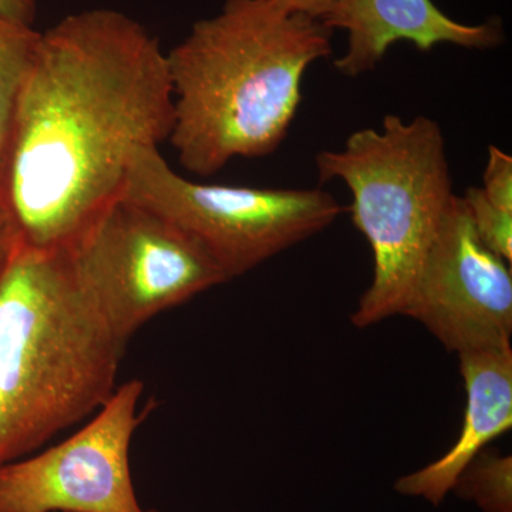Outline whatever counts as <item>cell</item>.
Here are the masks:
<instances>
[{
    "label": "cell",
    "instance_id": "1",
    "mask_svg": "<svg viewBox=\"0 0 512 512\" xmlns=\"http://www.w3.org/2000/svg\"><path fill=\"white\" fill-rule=\"evenodd\" d=\"M173 119L167 53L136 19L89 9L40 32L0 180L22 247H66Z\"/></svg>",
    "mask_w": 512,
    "mask_h": 512
},
{
    "label": "cell",
    "instance_id": "2",
    "mask_svg": "<svg viewBox=\"0 0 512 512\" xmlns=\"http://www.w3.org/2000/svg\"><path fill=\"white\" fill-rule=\"evenodd\" d=\"M332 29L274 0H225L167 53L170 141L198 177L235 158L269 156L285 140L311 64L332 55Z\"/></svg>",
    "mask_w": 512,
    "mask_h": 512
},
{
    "label": "cell",
    "instance_id": "3",
    "mask_svg": "<svg viewBox=\"0 0 512 512\" xmlns=\"http://www.w3.org/2000/svg\"><path fill=\"white\" fill-rule=\"evenodd\" d=\"M126 349L62 248L20 247L0 279V468L93 416L119 386Z\"/></svg>",
    "mask_w": 512,
    "mask_h": 512
},
{
    "label": "cell",
    "instance_id": "4",
    "mask_svg": "<svg viewBox=\"0 0 512 512\" xmlns=\"http://www.w3.org/2000/svg\"><path fill=\"white\" fill-rule=\"evenodd\" d=\"M315 163L320 183L340 180L352 191L353 224L373 252V281L353 325L400 315L454 195L440 124L389 114L380 130L355 131L342 150L322 151Z\"/></svg>",
    "mask_w": 512,
    "mask_h": 512
},
{
    "label": "cell",
    "instance_id": "5",
    "mask_svg": "<svg viewBox=\"0 0 512 512\" xmlns=\"http://www.w3.org/2000/svg\"><path fill=\"white\" fill-rule=\"evenodd\" d=\"M62 249L80 291L126 346L161 313L228 282L194 239L124 195Z\"/></svg>",
    "mask_w": 512,
    "mask_h": 512
},
{
    "label": "cell",
    "instance_id": "6",
    "mask_svg": "<svg viewBox=\"0 0 512 512\" xmlns=\"http://www.w3.org/2000/svg\"><path fill=\"white\" fill-rule=\"evenodd\" d=\"M194 239L228 281L319 234L345 208L329 192L195 183L174 170L160 147H138L123 194Z\"/></svg>",
    "mask_w": 512,
    "mask_h": 512
},
{
    "label": "cell",
    "instance_id": "7",
    "mask_svg": "<svg viewBox=\"0 0 512 512\" xmlns=\"http://www.w3.org/2000/svg\"><path fill=\"white\" fill-rule=\"evenodd\" d=\"M143 393L141 380L119 384L82 429L0 468V512H157L141 507L131 474Z\"/></svg>",
    "mask_w": 512,
    "mask_h": 512
},
{
    "label": "cell",
    "instance_id": "8",
    "mask_svg": "<svg viewBox=\"0 0 512 512\" xmlns=\"http://www.w3.org/2000/svg\"><path fill=\"white\" fill-rule=\"evenodd\" d=\"M400 315L420 322L457 355L511 346L510 262L481 241L456 194Z\"/></svg>",
    "mask_w": 512,
    "mask_h": 512
},
{
    "label": "cell",
    "instance_id": "9",
    "mask_svg": "<svg viewBox=\"0 0 512 512\" xmlns=\"http://www.w3.org/2000/svg\"><path fill=\"white\" fill-rule=\"evenodd\" d=\"M322 23L348 32V50L335 67L349 77L376 69L389 47L400 40L421 52L441 43L484 50L504 42L500 20L466 25L448 18L431 0H339Z\"/></svg>",
    "mask_w": 512,
    "mask_h": 512
},
{
    "label": "cell",
    "instance_id": "10",
    "mask_svg": "<svg viewBox=\"0 0 512 512\" xmlns=\"http://www.w3.org/2000/svg\"><path fill=\"white\" fill-rule=\"evenodd\" d=\"M460 373L467 393L463 427L453 447L429 466L400 477L394 490L439 507L464 468L512 426V349L461 353Z\"/></svg>",
    "mask_w": 512,
    "mask_h": 512
},
{
    "label": "cell",
    "instance_id": "11",
    "mask_svg": "<svg viewBox=\"0 0 512 512\" xmlns=\"http://www.w3.org/2000/svg\"><path fill=\"white\" fill-rule=\"evenodd\" d=\"M40 32L0 16V180L23 84L28 77Z\"/></svg>",
    "mask_w": 512,
    "mask_h": 512
},
{
    "label": "cell",
    "instance_id": "12",
    "mask_svg": "<svg viewBox=\"0 0 512 512\" xmlns=\"http://www.w3.org/2000/svg\"><path fill=\"white\" fill-rule=\"evenodd\" d=\"M483 512H512V457L483 450L451 488Z\"/></svg>",
    "mask_w": 512,
    "mask_h": 512
},
{
    "label": "cell",
    "instance_id": "13",
    "mask_svg": "<svg viewBox=\"0 0 512 512\" xmlns=\"http://www.w3.org/2000/svg\"><path fill=\"white\" fill-rule=\"evenodd\" d=\"M471 222L478 237L505 261H512V211L501 210L485 198L483 190L470 187L464 194Z\"/></svg>",
    "mask_w": 512,
    "mask_h": 512
},
{
    "label": "cell",
    "instance_id": "14",
    "mask_svg": "<svg viewBox=\"0 0 512 512\" xmlns=\"http://www.w3.org/2000/svg\"><path fill=\"white\" fill-rule=\"evenodd\" d=\"M481 187L485 198L501 210L512 211V157L495 146L488 148V161Z\"/></svg>",
    "mask_w": 512,
    "mask_h": 512
},
{
    "label": "cell",
    "instance_id": "15",
    "mask_svg": "<svg viewBox=\"0 0 512 512\" xmlns=\"http://www.w3.org/2000/svg\"><path fill=\"white\" fill-rule=\"evenodd\" d=\"M22 247L18 228L0 195V279L6 274L15 256Z\"/></svg>",
    "mask_w": 512,
    "mask_h": 512
},
{
    "label": "cell",
    "instance_id": "16",
    "mask_svg": "<svg viewBox=\"0 0 512 512\" xmlns=\"http://www.w3.org/2000/svg\"><path fill=\"white\" fill-rule=\"evenodd\" d=\"M274 2L289 10V12L299 13V15H305L308 18L322 22L332 12V9L338 5L339 0H274Z\"/></svg>",
    "mask_w": 512,
    "mask_h": 512
},
{
    "label": "cell",
    "instance_id": "17",
    "mask_svg": "<svg viewBox=\"0 0 512 512\" xmlns=\"http://www.w3.org/2000/svg\"><path fill=\"white\" fill-rule=\"evenodd\" d=\"M37 8L39 0H0V16L22 25L33 26Z\"/></svg>",
    "mask_w": 512,
    "mask_h": 512
}]
</instances>
